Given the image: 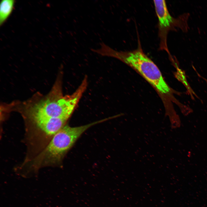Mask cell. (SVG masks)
<instances>
[{
	"label": "cell",
	"mask_w": 207,
	"mask_h": 207,
	"mask_svg": "<svg viewBox=\"0 0 207 207\" xmlns=\"http://www.w3.org/2000/svg\"><path fill=\"white\" fill-rule=\"evenodd\" d=\"M156 12L158 20L159 35L160 47L169 53L167 45V37L169 31L176 27L184 31L188 30V14L182 15L177 19L170 14L165 0H154Z\"/></svg>",
	"instance_id": "cell-4"
},
{
	"label": "cell",
	"mask_w": 207,
	"mask_h": 207,
	"mask_svg": "<svg viewBox=\"0 0 207 207\" xmlns=\"http://www.w3.org/2000/svg\"><path fill=\"white\" fill-rule=\"evenodd\" d=\"M61 83L57 85L53 96L35 104L29 110L34 121L43 118H58L68 120L75 109L82 94L76 90L71 95L64 96Z\"/></svg>",
	"instance_id": "cell-2"
},
{
	"label": "cell",
	"mask_w": 207,
	"mask_h": 207,
	"mask_svg": "<svg viewBox=\"0 0 207 207\" xmlns=\"http://www.w3.org/2000/svg\"><path fill=\"white\" fill-rule=\"evenodd\" d=\"M15 2L14 0H2L0 8V25H1L6 20L13 9Z\"/></svg>",
	"instance_id": "cell-6"
},
{
	"label": "cell",
	"mask_w": 207,
	"mask_h": 207,
	"mask_svg": "<svg viewBox=\"0 0 207 207\" xmlns=\"http://www.w3.org/2000/svg\"><path fill=\"white\" fill-rule=\"evenodd\" d=\"M68 120L58 118H41L36 120L37 126L48 135H54L66 124Z\"/></svg>",
	"instance_id": "cell-5"
},
{
	"label": "cell",
	"mask_w": 207,
	"mask_h": 207,
	"mask_svg": "<svg viewBox=\"0 0 207 207\" xmlns=\"http://www.w3.org/2000/svg\"><path fill=\"white\" fill-rule=\"evenodd\" d=\"M97 52L102 56L116 58L135 70L167 102L175 99L174 93L179 95V92L173 90L167 84L157 66L144 53L140 46L132 51H118L102 43Z\"/></svg>",
	"instance_id": "cell-1"
},
{
	"label": "cell",
	"mask_w": 207,
	"mask_h": 207,
	"mask_svg": "<svg viewBox=\"0 0 207 207\" xmlns=\"http://www.w3.org/2000/svg\"><path fill=\"white\" fill-rule=\"evenodd\" d=\"M176 68L177 71L174 73L175 78L184 85L191 99L193 100L194 99V96L198 98V97L190 86L188 82L185 72L180 68L179 66H177Z\"/></svg>",
	"instance_id": "cell-7"
},
{
	"label": "cell",
	"mask_w": 207,
	"mask_h": 207,
	"mask_svg": "<svg viewBox=\"0 0 207 207\" xmlns=\"http://www.w3.org/2000/svg\"><path fill=\"white\" fill-rule=\"evenodd\" d=\"M102 122V120L76 127L66 125L53 136L48 145L40 153L41 159L47 164L60 163L85 131L91 126Z\"/></svg>",
	"instance_id": "cell-3"
}]
</instances>
